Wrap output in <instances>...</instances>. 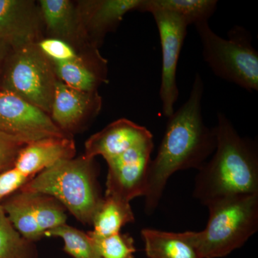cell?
Here are the masks:
<instances>
[{
  "label": "cell",
  "instance_id": "7c38bea8",
  "mask_svg": "<svg viewBox=\"0 0 258 258\" xmlns=\"http://www.w3.org/2000/svg\"><path fill=\"white\" fill-rule=\"evenodd\" d=\"M141 0H81L78 14L88 43L99 49L107 34L114 32L125 14L137 11Z\"/></svg>",
  "mask_w": 258,
  "mask_h": 258
},
{
  "label": "cell",
  "instance_id": "4fadbf2b",
  "mask_svg": "<svg viewBox=\"0 0 258 258\" xmlns=\"http://www.w3.org/2000/svg\"><path fill=\"white\" fill-rule=\"evenodd\" d=\"M152 139V133L145 127L126 118H120L86 141L84 156L90 159L101 156L107 161Z\"/></svg>",
  "mask_w": 258,
  "mask_h": 258
},
{
  "label": "cell",
  "instance_id": "7a4b0ae2",
  "mask_svg": "<svg viewBox=\"0 0 258 258\" xmlns=\"http://www.w3.org/2000/svg\"><path fill=\"white\" fill-rule=\"evenodd\" d=\"M217 146L199 171L194 198L203 205L221 199L258 195V151L254 141L241 137L224 113L217 114Z\"/></svg>",
  "mask_w": 258,
  "mask_h": 258
},
{
  "label": "cell",
  "instance_id": "e0dca14e",
  "mask_svg": "<svg viewBox=\"0 0 258 258\" xmlns=\"http://www.w3.org/2000/svg\"><path fill=\"white\" fill-rule=\"evenodd\" d=\"M34 197L33 192L19 190L3 205L1 204L15 230L23 238L32 243L43 237L37 224Z\"/></svg>",
  "mask_w": 258,
  "mask_h": 258
},
{
  "label": "cell",
  "instance_id": "6da1fadb",
  "mask_svg": "<svg viewBox=\"0 0 258 258\" xmlns=\"http://www.w3.org/2000/svg\"><path fill=\"white\" fill-rule=\"evenodd\" d=\"M203 93V79L197 74L187 101L168 118L160 147L148 172L144 195L148 215L157 210L168 180L174 173L200 170L216 149L215 128L207 126L202 115Z\"/></svg>",
  "mask_w": 258,
  "mask_h": 258
},
{
  "label": "cell",
  "instance_id": "cb8c5ba5",
  "mask_svg": "<svg viewBox=\"0 0 258 258\" xmlns=\"http://www.w3.org/2000/svg\"><path fill=\"white\" fill-rule=\"evenodd\" d=\"M36 45L51 62H62L72 60L79 52L70 44L54 37H42Z\"/></svg>",
  "mask_w": 258,
  "mask_h": 258
},
{
  "label": "cell",
  "instance_id": "52a82bcc",
  "mask_svg": "<svg viewBox=\"0 0 258 258\" xmlns=\"http://www.w3.org/2000/svg\"><path fill=\"white\" fill-rule=\"evenodd\" d=\"M151 14L157 24L160 38L162 69L159 96L163 115L168 118L174 113V104L179 97L176 69L189 24L169 12L154 11Z\"/></svg>",
  "mask_w": 258,
  "mask_h": 258
},
{
  "label": "cell",
  "instance_id": "277c9868",
  "mask_svg": "<svg viewBox=\"0 0 258 258\" xmlns=\"http://www.w3.org/2000/svg\"><path fill=\"white\" fill-rule=\"evenodd\" d=\"M20 190L52 197L85 225L92 224L103 200L97 181L95 159L84 155L58 161Z\"/></svg>",
  "mask_w": 258,
  "mask_h": 258
},
{
  "label": "cell",
  "instance_id": "ac0fdd59",
  "mask_svg": "<svg viewBox=\"0 0 258 258\" xmlns=\"http://www.w3.org/2000/svg\"><path fill=\"white\" fill-rule=\"evenodd\" d=\"M135 221L130 203L115 197L105 196L93 218L92 237H104L120 233V229Z\"/></svg>",
  "mask_w": 258,
  "mask_h": 258
},
{
  "label": "cell",
  "instance_id": "30bf717a",
  "mask_svg": "<svg viewBox=\"0 0 258 258\" xmlns=\"http://www.w3.org/2000/svg\"><path fill=\"white\" fill-rule=\"evenodd\" d=\"M102 98L98 91L69 87L57 79L50 116L63 133L71 136L99 114Z\"/></svg>",
  "mask_w": 258,
  "mask_h": 258
},
{
  "label": "cell",
  "instance_id": "7402d4cb",
  "mask_svg": "<svg viewBox=\"0 0 258 258\" xmlns=\"http://www.w3.org/2000/svg\"><path fill=\"white\" fill-rule=\"evenodd\" d=\"M45 236L62 239L64 252L73 258H101L88 234L67 224L47 231Z\"/></svg>",
  "mask_w": 258,
  "mask_h": 258
},
{
  "label": "cell",
  "instance_id": "4316f807",
  "mask_svg": "<svg viewBox=\"0 0 258 258\" xmlns=\"http://www.w3.org/2000/svg\"><path fill=\"white\" fill-rule=\"evenodd\" d=\"M12 47L6 42L0 40V86H1L2 76L7 58L12 50Z\"/></svg>",
  "mask_w": 258,
  "mask_h": 258
},
{
  "label": "cell",
  "instance_id": "ffe728a7",
  "mask_svg": "<svg viewBox=\"0 0 258 258\" xmlns=\"http://www.w3.org/2000/svg\"><path fill=\"white\" fill-rule=\"evenodd\" d=\"M149 258H200L179 232L145 228L141 232Z\"/></svg>",
  "mask_w": 258,
  "mask_h": 258
},
{
  "label": "cell",
  "instance_id": "5bb4252c",
  "mask_svg": "<svg viewBox=\"0 0 258 258\" xmlns=\"http://www.w3.org/2000/svg\"><path fill=\"white\" fill-rule=\"evenodd\" d=\"M51 63L57 79L75 89L93 92L108 83V61L96 47L81 51L72 60Z\"/></svg>",
  "mask_w": 258,
  "mask_h": 258
},
{
  "label": "cell",
  "instance_id": "44dd1931",
  "mask_svg": "<svg viewBox=\"0 0 258 258\" xmlns=\"http://www.w3.org/2000/svg\"><path fill=\"white\" fill-rule=\"evenodd\" d=\"M32 242L15 230L0 204V258H36Z\"/></svg>",
  "mask_w": 258,
  "mask_h": 258
},
{
  "label": "cell",
  "instance_id": "9c48e42d",
  "mask_svg": "<svg viewBox=\"0 0 258 258\" xmlns=\"http://www.w3.org/2000/svg\"><path fill=\"white\" fill-rule=\"evenodd\" d=\"M154 140L149 139L106 161L108 164L106 196L130 203L144 197Z\"/></svg>",
  "mask_w": 258,
  "mask_h": 258
},
{
  "label": "cell",
  "instance_id": "603a6c76",
  "mask_svg": "<svg viewBox=\"0 0 258 258\" xmlns=\"http://www.w3.org/2000/svg\"><path fill=\"white\" fill-rule=\"evenodd\" d=\"M90 237L101 258H134L137 249L133 237L128 234L118 233L104 237L90 236Z\"/></svg>",
  "mask_w": 258,
  "mask_h": 258
},
{
  "label": "cell",
  "instance_id": "9a60e30c",
  "mask_svg": "<svg viewBox=\"0 0 258 258\" xmlns=\"http://www.w3.org/2000/svg\"><path fill=\"white\" fill-rule=\"evenodd\" d=\"M46 37L60 39L81 52L94 47L88 43L78 14L76 2L70 0H40Z\"/></svg>",
  "mask_w": 258,
  "mask_h": 258
},
{
  "label": "cell",
  "instance_id": "8992f818",
  "mask_svg": "<svg viewBox=\"0 0 258 258\" xmlns=\"http://www.w3.org/2000/svg\"><path fill=\"white\" fill-rule=\"evenodd\" d=\"M57 76L36 43L12 49L5 62L0 90L14 93L50 114Z\"/></svg>",
  "mask_w": 258,
  "mask_h": 258
},
{
  "label": "cell",
  "instance_id": "5b68a950",
  "mask_svg": "<svg viewBox=\"0 0 258 258\" xmlns=\"http://www.w3.org/2000/svg\"><path fill=\"white\" fill-rule=\"evenodd\" d=\"M195 25L203 45L204 60L212 72L249 92L257 91L258 52L252 46L250 32L236 25L225 39L212 30L208 22Z\"/></svg>",
  "mask_w": 258,
  "mask_h": 258
},
{
  "label": "cell",
  "instance_id": "2e32d148",
  "mask_svg": "<svg viewBox=\"0 0 258 258\" xmlns=\"http://www.w3.org/2000/svg\"><path fill=\"white\" fill-rule=\"evenodd\" d=\"M76 154V144L71 136L39 139L20 150L13 167L31 179L58 161L73 159Z\"/></svg>",
  "mask_w": 258,
  "mask_h": 258
},
{
  "label": "cell",
  "instance_id": "d6986e66",
  "mask_svg": "<svg viewBox=\"0 0 258 258\" xmlns=\"http://www.w3.org/2000/svg\"><path fill=\"white\" fill-rule=\"evenodd\" d=\"M216 0H141L137 11H165L179 15L189 25L208 22L216 11Z\"/></svg>",
  "mask_w": 258,
  "mask_h": 258
},
{
  "label": "cell",
  "instance_id": "8fae6325",
  "mask_svg": "<svg viewBox=\"0 0 258 258\" xmlns=\"http://www.w3.org/2000/svg\"><path fill=\"white\" fill-rule=\"evenodd\" d=\"M45 37L38 3L32 0H0V40L13 49L37 43Z\"/></svg>",
  "mask_w": 258,
  "mask_h": 258
},
{
  "label": "cell",
  "instance_id": "ba28073f",
  "mask_svg": "<svg viewBox=\"0 0 258 258\" xmlns=\"http://www.w3.org/2000/svg\"><path fill=\"white\" fill-rule=\"evenodd\" d=\"M0 132L26 144L48 137L70 136L57 128L45 111L3 90H0Z\"/></svg>",
  "mask_w": 258,
  "mask_h": 258
},
{
  "label": "cell",
  "instance_id": "3957f363",
  "mask_svg": "<svg viewBox=\"0 0 258 258\" xmlns=\"http://www.w3.org/2000/svg\"><path fill=\"white\" fill-rule=\"evenodd\" d=\"M209 219L203 231L179 232L200 258H220L240 248L258 230V195L231 197L206 205Z\"/></svg>",
  "mask_w": 258,
  "mask_h": 258
},
{
  "label": "cell",
  "instance_id": "d4e9b609",
  "mask_svg": "<svg viewBox=\"0 0 258 258\" xmlns=\"http://www.w3.org/2000/svg\"><path fill=\"white\" fill-rule=\"evenodd\" d=\"M26 143L0 132V173L11 169L19 152Z\"/></svg>",
  "mask_w": 258,
  "mask_h": 258
},
{
  "label": "cell",
  "instance_id": "484cf974",
  "mask_svg": "<svg viewBox=\"0 0 258 258\" xmlns=\"http://www.w3.org/2000/svg\"><path fill=\"white\" fill-rule=\"evenodd\" d=\"M30 180L14 167L0 173V201L17 192Z\"/></svg>",
  "mask_w": 258,
  "mask_h": 258
}]
</instances>
